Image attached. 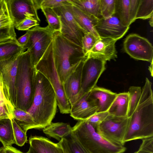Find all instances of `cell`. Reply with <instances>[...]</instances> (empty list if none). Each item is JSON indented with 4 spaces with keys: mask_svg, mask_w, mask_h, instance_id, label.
Instances as JSON below:
<instances>
[{
    "mask_svg": "<svg viewBox=\"0 0 153 153\" xmlns=\"http://www.w3.org/2000/svg\"><path fill=\"white\" fill-rule=\"evenodd\" d=\"M128 121L123 140L126 142L153 136V92L146 78L138 104Z\"/></svg>",
    "mask_w": 153,
    "mask_h": 153,
    "instance_id": "2",
    "label": "cell"
},
{
    "mask_svg": "<svg viewBox=\"0 0 153 153\" xmlns=\"http://www.w3.org/2000/svg\"><path fill=\"white\" fill-rule=\"evenodd\" d=\"M128 120V117L108 115L98 125L97 131L102 136L110 142L124 145L123 140Z\"/></svg>",
    "mask_w": 153,
    "mask_h": 153,
    "instance_id": "11",
    "label": "cell"
},
{
    "mask_svg": "<svg viewBox=\"0 0 153 153\" xmlns=\"http://www.w3.org/2000/svg\"><path fill=\"white\" fill-rule=\"evenodd\" d=\"M30 33L28 30H27L26 33L17 39L18 43L22 46H24L27 42L29 37Z\"/></svg>",
    "mask_w": 153,
    "mask_h": 153,
    "instance_id": "41",
    "label": "cell"
},
{
    "mask_svg": "<svg viewBox=\"0 0 153 153\" xmlns=\"http://www.w3.org/2000/svg\"><path fill=\"white\" fill-rule=\"evenodd\" d=\"M0 86L2 87V88L3 86V82L2 78V76L0 72Z\"/></svg>",
    "mask_w": 153,
    "mask_h": 153,
    "instance_id": "49",
    "label": "cell"
},
{
    "mask_svg": "<svg viewBox=\"0 0 153 153\" xmlns=\"http://www.w3.org/2000/svg\"><path fill=\"white\" fill-rule=\"evenodd\" d=\"M34 93L32 104L26 111L32 117L37 129L49 125L54 118L57 106L55 91L49 82L35 69Z\"/></svg>",
    "mask_w": 153,
    "mask_h": 153,
    "instance_id": "1",
    "label": "cell"
},
{
    "mask_svg": "<svg viewBox=\"0 0 153 153\" xmlns=\"http://www.w3.org/2000/svg\"><path fill=\"white\" fill-rule=\"evenodd\" d=\"M70 153H88L71 133L65 138Z\"/></svg>",
    "mask_w": 153,
    "mask_h": 153,
    "instance_id": "33",
    "label": "cell"
},
{
    "mask_svg": "<svg viewBox=\"0 0 153 153\" xmlns=\"http://www.w3.org/2000/svg\"><path fill=\"white\" fill-rule=\"evenodd\" d=\"M72 5L86 14L98 19L101 18L100 14V0H69Z\"/></svg>",
    "mask_w": 153,
    "mask_h": 153,
    "instance_id": "25",
    "label": "cell"
},
{
    "mask_svg": "<svg viewBox=\"0 0 153 153\" xmlns=\"http://www.w3.org/2000/svg\"><path fill=\"white\" fill-rule=\"evenodd\" d=\"M125 51L137 60L151 62L153 60V47L146 38L136 34H131L126 38L123 44Z\"/></svg>",
    "mask_w": 153,
    "mask_h": 153,
    "instance_id": "13",
    "label": "cell"
},
{
    "mask_svg": "<svg viewBox=\"0 0 153 153\" xmlns=\"http://www.w3.org/2000/svg\"><path fill=\"white\" fill-rule=\"evenodd\" d=\"M117 40L109 38H101L97 42L87 54L106 61L117 57L115 43Z\"/></svg>",
    "mask_w": 153,
    "mask_h": 153,
    "instance_id": "18",
    "label": "cell"
},
{
    "mask_svg": "<svg viewBox=\"0 0 153 153\" xmlns=\"http://www.w3.org/2000/svg\"><path fill=\"white\" fill-rule=\"evenodd\" d=\"M39 25L37 20L30 18H27L15 27L19 30H27L33 27L38 26Z\"/></svg>",
    "mask_w": 153,
    "mask_h": 153,
    "instance_id": "38",
    "label": "cell"
},
{
    "mask_svg": "<svg viewBox=\"0 0 153 153\" xmlns=\"http://www.w3.org/2000/svg\"><path fill=\"white\" fill-rule=\"evenodd\" d=\"M25 50L17 41L10 40L0 43V61L21 54Z\"/></svg>",
    "mask_w": 153,
    "mask_h": 153,
    "instance_id": "26",
    "label": "cell"
},
{
    "mask_svg": "<svg viewBox=\"0 0 153 153\" xmlns=\"http://www.w3.org/2000/svg\"><path fill=\"white\" fill-rule=\"evenodd\" d=\"M13 118L25 132L29 129H37V126L31 115L26 111L18 108H14Z\"/></svg>",
    "mask_w": 153,
    "mask_h": 153,
    "instance_id": "27",
    "label": "cell"
},
{
    "mask_svg": "<svg viewBox=\"0 0 153 153\" xmlns=\"http://www.w3.org/2000/svg\"><path fill=\"white\" fill-rule=\"evenodd\" d=\"M94 28L100 38L118 40L124 36L129 27L123 25L114 14L108 18H100Z\"/></svg>",
    "mask_w": 153,
    "mask_h": 153,
    "instance_id": "14",
    "label": "cell"
},
{
    "mask_svg": "<svg viewBox=\"0 0 153 153\" xmlns=\"http://www.w3.org/2000/svg\"><path fill=\"white\" fill-rule=\"evenodd\" d=\"M139 149L147 152L153 153V136L143 139Z\"/></svg>",
    "mask_w": 153,
    "mask_h": 153,
    "instance_id": "40",
    "label": "cell"
},
{
    "mask_svg": "<svg viewBox=\"0 0 153 153\" xmlns=\"http://www.w3.org/2000/svg\"><path fill=\"white\" fill-rule=\"evenodd\" d=\"M4 0H0V8H1L4 3Z\"/></svg>",
    "mask_w": 153,
    "mask_h": 153,
    "instance_id": "51",
    "label": "cell"
},
{
    "mask_svg": "<svg viewBox=\"0 0 153 153\" xmlns=\"http://www.w3.org/2000/svg\"><path fill=\"white\" fill-rule=\"evenodd\" d=\"M88 94H84L71 106L70 116L74 119L86 120L97 112V103L89 99Z\"/></svg>",
    "mask_w": 153,
    "mask_h": 153,
    "instance_id": "16",
    "label": "cell"
},
{
    "mask_svg": "<svg viewBox=\"0 0 153 153\" xmlns=\"http://www.w3.org/2000/svg\"><path fill=\"white\" fill-rule=\"evenodd\" d=\"M134 153H150L149 152H145L139 149L137 151L135 152Z\"/></svg>",
    "mask_w": 153,
    "mask_h": 153,
    "instance_id": "47",
    "label": "cell"
},
{
    "mask_svg": "<svg viewBox=\"0 0 153 153\" xmlns=\"http://www.w3.org/2000/svg\"><path fill=\"white\" fill-rule=\"evenodd\" d=\"M153 16H152L151 18H150L149 19V23L151 27L153 26Z\"/></svg>",
    "mask_w": 153,
    "mask_h": 153,
    "instance_id": "48",
    "label": "cell"
},
{
    "mask_svg": "<svg viewBox=\"0 0 153 153\" xmlns=\"http://www.w3.org/2000/svg\"><path fill=\"white\" fill-rule=\"evenodd\" d=\"M108 115V111L97 112L86 120L93 124L98 125L102 122Z\"/></svg>",
    "mask_w": 153,
    "mask_h": 153,
    "instance_id": "39",
    "label": "cell"
},
{
    "mask_svg": "<svg viewBox=\"0 0 153 153\" xmlns=\"http://www.w3.org/2000/svg\"><path fill=\"white\" fill-rule=\"evenodd\" d=\"M153 16V0H140L135 20L146 19Z\"/></svg>",
    "mask_w": 153,
    "mask_h": 153,
    "instance_id": "30",
    "label": "cell"
},
{
    "mask_svg": "<svg viewBox=\"0 0 153 153\" xmlns=\"http://www.w3.org/2000/svg\"><path fill=\"white\" fill-rule=\"evenodd\" d=\"M53 55L56 68L62 84L86 55L82 48L63 36L53 33Z\"/></svg>",
    "mask_w": 153,
    "mask_h": 153,
    "instance_id": "3",
    "label": "cell"
},
{
    "mask_svg": "<svg viewBox=\"0 0 153 153\" xmlns=\"http://www.w3.org/2000/svg\"><path fill=\"white\" fill-rule=\"evenodd\" d=\"M29 143L36 153H64L59 142L54 143L45 137L31 136Z\"/></svg>",
    "mask_w": 153,
    "mask_h": 153,
    "instance_id": "21",
    "label": "cell"
},
{
    "mask_svg": "<svg viewBox=\"0 0 153 153\" xmlns=\"http://www.w3.org/2000/svg\"><path fill=\"white\" fill-rule=\"evenodd\" d=\"M0 153H5L4 148L3 147H0Z\"/></svg>",
    "mask_w": 153,
    "mask_h": 153,
    "instance_id": "50",
    "label": "cell"
},
{
    "mask_svg": "<svg viewBox=\"0 0 153 153\" xmlns=\"http://www.w3.org/2000/svg\"><path fill=\"white\" fill-rule=\"evenodd\" d=\"M39 0H6L15 27L27 18L40 21L37 10L41 9Z\"/></svg>",
    "mask_w": 153,
    "mask_h": 153,
    "instance_id": "12",
    "label": "cell"
},
{
    "mask_svg": "<svg viewBox=\"0 0 153 153\" xmlns=\"http://www.w3.org/2000/svg\"><path fill=\"white\" fill-rule=\"evenodd\" d=\"M27 30L30 33L29 38L23 46L29 52L34 67L52 41L54 32L48 25L44 27L36 26Z\"/></svg>",
    "mask_w": 153,
    "mask_h": 153,
    "instance_id": "7",
    "label": "cell"
},
{
    "mask_svg": "<svg viewBox=\"0 0 153 153\" xmlns=\"http://www.w3.org/2000/svg\"><path fill=\"white\" fill-rule=\"evenodd\" d=\"M70 5H64L53 9L60 18L61 29L60 32L61 34L82 48V38L87 33L75 19L71 11Z\"/></svg>",
    "mask_w": 153,
    "mask_h": 153,
    "instance_id": "10",
    "label": "cell"
},
{
    "mask_svg": "<svg viewBox=\"0 0 153 153\" xmlns=\"http://www.w3.org/2000/svg\"><path fill=\"white\" fill-rule=\"evenodd\" d=\"M25 153H36V152L34 151L32 148L30 146L28 151Z\"/></svg>",
    "mask_w": 153,
    "mask_h": 153,
    "instance_id": "46",
    "label": "cell"
},
{
    "mask_svg": "<svg viewBox=\"0 0 153 153\" xmlns=\"http://www.w3.org/2000/svg\"><path fill=\"white\" fill-rule=\"evenodd\" d=\"M70 7L75 19L86 33L100 38L94 28L100 19L90 16L73 5H70Z\"/></svg>",
    "mask_w": 153,
    "mask_h": 153,
    "instance_id": "22",
    "label": "cell"
},
{
    "mask_svg": "<svg viewBox=\"0 0 153 153\" xmlns=\"http://www.w3.org/2000/svg\"><path fill=\"white\" fill-rule=\"evenodd\" d=\"M14 108L7 101L0 100V120L13 117Z\"/></svg>",
    "mask_w": 153,
    "mask_h": 153,
    "instance_id": "36",
    "label": "cell"
},
{
    "mask_svg": "<svg viewBox=\"0 0 153 153\" xmlns=\"http://www.w3.org/2000/svg\"><path fill=\"white\" fill-rule=\"evenodd\" d=\"M59 143L62 146L64 153H70L67 146L66 140L65 138H63L59 141Z\"/></svg>",
    "mask_w": 153,
    "mask_h": 153,
    "instance_id": "43",
    "label": "cell"
},
{
    "mask_svg": "<svg viewBox=\"0 0 153 153\" xmlns=\"http://www.w3.org/2000/svg\"><path fill=\"white\" fill-rule=\"evenodd\" d=\"M0 100H6L4 98V96L3 95V91H2V87L0 86Z\"/></svg>",
    "mask_w": 153,
    "mask_h": 153,
    "instance_id": "44",
    "label": "cell"
},
{
    "mask_svg": "<svg viewBox=\"0 0 153 153\" xmlns=\"http://www.w3.org/2000/svg\"><path fill=\"white\" fill-rule=\"evenodd\" d=\"M116 0H100V10L102 17L107 18L115 13Z\"/></svg>",
    "mask_w": 153,
    "mask_h": 153,
    "instance_id": "32",
    "label": "cell"
},
{
    "mask_svg": "<svg viewBox=\"0 0 153 153\" xmlns=\"http://www.w3.org/2000/svg\"><path fill=\"white\" fill-rule=\"evenodd\" d=\"M11 120L16 144L19 146H22L27 141L26 132L22 129L13 117Z\"/></svg>",
    "mask_w": 153,
    "mask_h": 153,
    "instance_id": "34",
    "label": "cell"
},
{
    "mask_svg": "<svg viewBox=\"0 0 153 153\" xmlns=\"http://www.w3.org/2000/svg\"><path fill=\"white\" fill-rule=\"evenodd\" d=\"M66 5H72L69 0H43L42 1L41 3V8H49L53 9Z\"/></svg>",
    "mask_w": 153,
    "mask_h": 153,
    "instance_id": "37",
    "label": "cell"
},
{
    "mask_svg": "<svg viewBox=\"0 0 153 153\" xmlns=\"http://www.w3.org/2000/svg\"><path fill=\"white\" fill-rule=\"evenodd\" d=\"M106 62L99 58L87 55L82 68L81 88L76 100L96 85L99 78L105 69Z\"/></svg>",
    "mask_w": 153,
    "mask_h": 153,
    "instance_id": "8",
    "label": "cell"
},
{
    "mask_svg": "<svg viewBox=\"0 0 153 153\" xmlns=\"http://www.w3.org/2000/svg\"><path fill=\"white\" fill-rule=\"evenodd\" d=\"M21 54L0 61V72L2 80L3 95L14 108H16V77L19 59Z\"/></svg>",
    "mask_w": 153,
    "mask_h": 153,
    "instance_id": "9",
    "label": "cell"
},
{
    "mask_svg": "<svg viewBox=\"0 0 153 153\" xmlns=\"http://www.w3.org/2000/svg\"><path fill=\"white\" fill-rule=\"evenodd\" d=\"M4 148L5 153H24L12 146H7Z\"/></svg>",
    "mask_w": 153,
    "mask_h": 153,
    "instance_id": "42",
    "label": "cell"
},
{
    "mask_svg": "<svg viewBox=\"0 0 153 153\" xmlns=\"http://www.w3.org/2000/svg\"><path fill=\"white\" fill-rule=\"evenodd\" d=\"M117 95L110 90L96 85L88 93V97L96 101L98 106L97 112H100L108 111Z\"/></svg>",
    "mask_w": 153,
    "mask_h": 153,
    "instance_id": "20",
    "label": "cell"
},
{
    "mask_svg": "<svg viewBox=\"0 0 153 153\" xmlns=\"http://www.w3.org/2000/svg\"><path fill=\"white\" fill-rule=\"evenodd\" d=\"M1 10H2V7L1 8H0V14L1 13Z\"/></svg>",
    "mask_w": 153,
    "mask_h": 153,
    "instance_id": "52",
    "label": "cell"
},
{
    "mask_svg": "<svg viewBox=\"0 0 153 153\" xmlns=\"http://www.w3.org/2000/svg\"><path fill=\"white\" fill-rule=\"evenodd\" d=\"M11 118L0 120V142L4 147L16 144Z\"/></svg>",
    "mask_w": 153,
    "mask_h": 153,
    "instance_id": "28",
    "label": "cell"
},
{
    "mask_svg": "<svg viewBox=\"0 0 153 153\" xmlns=\"http://www.w3.org/2000/svg\"><path fill=\"white\" fill-rule=\"evenodd\" d=\"M128 92L129 102L128 117H129L132 114L138 104L141 95L142 89L139 86H131L130 87Z\"/></svg>",
    "mask_w": 153,
    "mask_h": 153,
    "instance_id": "31",
    "label": "cell"
},
{
    "mask_svg": "<svg viewBox=\"0 0 153 153\" xmlns=\"http://www.w3.org/2000/svg\"><path fill=\"white\" fill-rule=\"evenodd\" d=\"M72 127L68 124L62 122L51 123L43 129L44 133L60 141L72 132Z\"/></svg>",
    "mask_w": 153,
    "mask_h": 153,
    "instance_id": "24",
    "label": "cell"
},
{
    "mask_svg": "<svg viewBox=\"0 0 153 153\" xmlns=\"http://www.w3.org/2000/svg\"><path fill=\"white\" fill-rule=\"evenodd\" d=\"M34 68L43 74L51 84L55 93L60 113L69 114L71 105L65 95L55 64L53 41Z\"/></svg>",
    "mask_w": 153,
    "mask_h": 153,
    "instance_id": "6",
    "label": "cell"
},
{
    "mask_svg": "<svg viewBox=\"0 0 153 153\" xmlns=\"http://www.w3.org/2000/svg\"><path fill=\"white\" fill-rule=\"evenodd\" d=\"M87 56L62 84L65 95L71 106L76 101L81 89L82 68Z\"/></svg>",
    "mask_w": 153,
    "mask_h": 153,
    "instance_id": "15",
    "label": "cell"
},
{
    "mask_svg": "<svg viewBox=\"0 0 153 153\" xmlns=\"http://www.w3.org/2000/svg\"><path fill=\"white\" fill-rule=\"evenodd\" d=\"M42 12L45 15L48 23V26L54 33L60 32L61 22L60 18L52 8H41Z\"/></svg>",
    "mask_w": 153,
    "mask_h": 153,
    "instance_id": "29",
    "label": "cell"
},
{
    "mask_svg": "<svg viewBox=\"0 0 153 153\" xmlns=\"http://www.w3.org/2000/svg\"><path fill=\"white\" fill-rule=\"evenodd\" d=\"M35 69L29 52L27 50L20 55L15 82L16 105L27 111L30 107L34 93Z\"/></svg>",
    "mask_w": 153,
    "mask_h": 153,
    "instance_id": "5",
    "label": "cell"
},
{
    "mask_svg": "<svg viewBox=\"0 0 153 153\" xmlns=\"http://www.w3.org/2000/svg\"><path fill=\"white\" fill-rule=\"evenodd\" d=\"M100 38L89 33L84 35L82 43V49L85 55H87Z\"/></svg>",
    "mask_w": 153,
    "mask_h": 153,
    "instance_id": "35",
    "label": "cell"
},
{
    "mask_svg": "<svg viewBox=\"0 0 153 153\" xmlns=\"http://www.w3.org/2000/svg\"><path fill=\"white\" fill-rule=\"evenodd\" d=\"M129 97L128 92L117 94L116 97L108 111L109 115L120 117H128Z\"/></svg>",
    "mask_w": 153,
    "mask_h": 153,
    "instance_id": "23",
    "label": "cell"
},
{
    "mask_svg": "<svg viewBox=\"0 0 153 153\" xmlns=\"http://www.w3.org/2000/svg\"><path fill=\"white\" fill-rule=\"evenodd\" d=\"M98 125L86 120H79L72 127V133L88 153H123L124 145L110 142L97 131Z\"/></svg>",
    "mask_w": 153,
    "mask_h": 153,
    "instance_id": "4",
    "label": "cell"
},
{
    "mask_svg": "<svg viewBox=\"0 0 153 153\" xmlns=\"http://www.w3.org/2000/svg\"><path fill=\"white\" fill-rule=\"evenodd\" d=\"M14 22L9 12L6 0L0 14V43L10 40L17 41Z\"/></svg>",
    "mask_w": 153,
    "mask_h": 153,
    "instance_id": "19",
    "label": "cell"
},
{
    "mask_svg": "<svg viewBox=\"0 0 153 153\" xmlns=\"http://www.w3.org/2000/svg\"><path fill=\"white\" fill-rule=\"evenodd\" d=\"M140 0H116L115 14L124 25L129 27L136 20Z\"/></svg>",
    "mask_w": 153,
    "mask_h": 153,
    "instance_id": "17",
    "label": "cell"
},
{
    "mask_svg": "<svg viewBox=\"0 0 153 153\" xmlns=\"http://www.w3.org/2000/svg\"><path fill=\"white\" fill-rule=\"evenodd\" d=\"M149 69L151 73V76H153V60L151 62V65L149 67Z\"/></svg>",
    "mask_w": 153,
    "mask_h": 153,
    "instance_id": "45",
    "label": "cell"
}]
</instances>
